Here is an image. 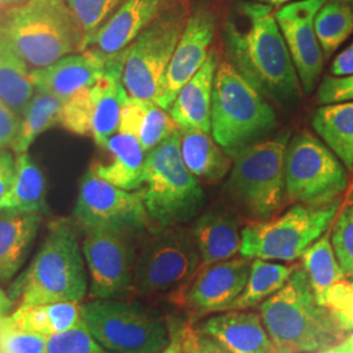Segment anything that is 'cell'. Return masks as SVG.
Here are the masks:
<instances>
[{
    "label": "cell",
    "instance_id": "1",
    "mask_svg": "<svg viewBox=\"0 0 353 353\" xmlns=\"http://www.w3.org/2000/svg\"><path fill=\"white\" fill-rule=\"evenodd\" d=\"M227 61L265 97L278 102L300 96V79L272 6L242 0L224 26Z\"/></svg>",
    "mask_w": 353,
    "mask_h": 353
},
{
    "label": "cell",
    "instance_id": "2",
    "mask_svg": "<svg viewBox=\"0 0 353 353\" xmlns=\"http://www.w3.org/2000/svg\"><path fill=\"white\" fill-rule=\"evenodd\" d=\"M0 46L33 71L85 49V33L65 0H24L0 16Z\"/></svg>",
    "mask_w": 353,
    "mask_h": 353
},
{
    "label": "cell",
    "instance_id": "3",
    "mask_svg": "<svg viewBox=\"0 0 353 353\" xmlns=\"http://www.w3.org/2000/svg\"><path fill=\"white\" fill-rule=\"evenodd\" d=\"M76 230L72 219L51 223L36 256L10 287L8 296L13 303H81L88 290V279Z\"/></svg>",
    "mask_w": 353,
    "mask_h": 353
},
{
    "label": "cell",
    "instance_id": "4",
    "mask_svg": "<svg viewBox=\"0 0 353 353\" xmlns=\"http://www.w3.org/2000/svg\"><path fill=\"white\" fill-rule=\"evenodd\" d=\"M259 312L278 348L319 353L347 338L327 309L316 301L303 265H297L287 284L261 303Z\"/></svg>",
    "mask_w": 353,
    "mask_h": 353
},
{
    "label": "cell",
    "instance_id": "5",
    "mask_svg": "<svg viewBox=\"0 0 353 353\" xmlns=\"http://www.w3.org/2000/svg\"><path fill=\"white\" fill-rule=\"evenodd\" d=\"M276 127V114L265 96L225 61L214 74L211 134L230 157Z\"/></svg>",
    "mask_w": 353,
    "mask_h": 353
},
{
    "label": "cell",
    "instance_id": "6",
    "mask_svg": "<svg viewBox=\"0 0 353 353\" xmlns=\"http://www.w3.org/2000/svg\"><path fill=\"white\" fill-rule=\"evenodd\" d=\"M143 199L153 228L174 227L196 216L204 192L181 156V128L147 153Z\"/></svg>",
    "mask_w": 353,
    "mask_h": 353
},
{
    "label": "cell",
    "instance_id": "7",
    "mask_svg": "<svg viewBox=\"0 0 353 353\" xmlns=\"http://www.w3.org/2000/svg\"><path fill=\"white\" fill-rule=\"evenodd\" d=\"M202 267L192 230L153 228L137 252L134 285L143 296L173 293L176 300Z\"/></svg>",
    "mask_w": 353,
    "mask_h": 353
},
{
    "label": "cell",
    "instance_id": "8",
    "mask_svg": "<svg viewBox=\"0 0 353 353\" xmlns=\"http://www.w3.org/2000/svg\"><path fill=\"white\" fill-rule=\"evenodd\" d=\"M339 208L341 201L326 205L296 204L278 217L254 221L241 230L240 254L250 259L297 261L327 232Z\"/></svg>",
    "mask_w": 353,
    "mask_h": 353
},
{
    "label": "cell",
    "instance_id": "9",
    "mask_svg": "<svg viewBox=\"0 0 353 353\" xmlns=\"http://www.w3.org/2000/svg\"><path fill=\"white\" fill-rule=\"evenodd\" d=\"M288 135L254 143L234 157L228 190L255 221L268 220L283 207Z\"/></svg>",
    "mask_w": 353,
    "mask_h": 353
},
{
    "label": "cell",
    "instance_id": "10",
    "mask_svg": "<svg viewBox=\"0 0 353 353\" xmlns=\"http://www.w3.org/2000/svg\"><path fill=\"white\" fill-rule=\"evenodd\" d=\"M189 12L186 6L176 3L122 51V81L130 97L157 101Z\"/></svg>",
    "mask_w": 353,
    "mask_h": 353
},
{
    "label": "cell",
    "instance_id": "11",
    "mask_svg": "<svg viewBox=\"0 0 353 353\" xmlns=\"http://www.w3.org/2000/svg\"><path fill=\"white\" fill-rule=\"evenodd\" d=\"M285 192L290 202L326 205L341 201L348 185V170L323 140L303 131L285 152Z\"/></svg>",
    "mask_w": 353,
    "mask_h": 353
},
{
    "label": "cell",
    "instance_id": "12",
    "mask_svg": "<svg viewBox=\"0 0 353 353\" xmlns=\"http://www.w3.org/2000/svg\"><path fill=\"white\" fill-rule=\"evenodd\" d=\"M92 336L109 353H159L169 341V326L134 303L94 299L81 303Z\"/></svg>",
    "mask_w": 353,
    "mask_h": 353
},
{
    "label": "cell",
    "instance_id": "13",
    "mask_svg": "<svg viewBox=\"0 0 353 353\" xmlns=\"http://www.w3.org/2000/svg\"><path fill=\"white\" fill-rule=\"evenodd\" d=\"M122 52L108 61L103 75L88 88L64 102L61 126L79 137H89L99 147L118 131L128 93L122 81Z\"/></svg>",
    "mask_w": 353,
    "mask_h": 353
},
{
    "label": "cell",
    "instance_id": "14",
    "mask_svg": "<svg viewBox=\"0 0 353 353\" xmlns=\"http://www.w3.org/2000/svg\"><path fill=\"white\" fill-rule=\"evenodd\" d=\"M72 221L80 232L114 229L140 234L152 225L141 190L119 189L97 176L92 166L80 182Z\"/></svg>",
    "mask_w": 353,
    "mask_h": 353
},
{
    "label": "cell",
    "instance_id": "15",
    "mask_svg": "<svg viewBox=\"0 0 353 353\" xmlns=\"http://www.w3.org/2000/svg\"><path fill=\"white\" fill-rule=\"evenodd\" d=\"M81 250L88 270L93 299H118L134 285L138 234L114 229L81 232Z\"/></svg>",
    "mask_w": 353,
    "mask_h": 353
},
{
    "label": "cell",
    "instance_id": "16",
    "mask_svg": "<svg viewBox=\"0 0 353 353\" xmlns=\"http://www.w3.org/2000/svg\"><path fill=\"white\" fill-rule=\"evenodd\" d=\"M216 29L217 14L214 8L204 1L192 6L166 70L160 96L156 101L159 106L169 110L178 92L202 68L211 54Z\"/></svg>",
    "mask_w": 353,
    "mask_h": 353
},
{
    "label": "cell",
    "instance_id": "17",
    "mask_svg": "<svg viewBox=\"0 0 353 353\" xmlns=\"http://www.w3.org/2000/svg\"><path fill=\"white\" fill-rule=\"evenodd\" d=\"M326 0H299L275 12L281 34L306 94L316 88L325 57L316 34V16Z\"/></svg>",
    "mask_w": 353,
    "mask_h": 353
},
{
    "label": "cell",
    "instance_id": "18",
    "mask_svg": "<svg viewBox=\"0 0 353 353\" xmlns=\"http://www.w3.org/2000/svg\"><path fill=\"white\" fill-rule=\"evenodd\" d=\"M250 258H233L202 265L178 300L198 316L232 310L250 275Z\"/></svg>",
    "mask_w": 353,
    "mask_h": 353
},
{
    "label": "cell",
    "instance_id": "19",
    "mask_svg": "<svg viewBox=\"0 0 353 353\" xmlns=\"http://www.w3.org/2000/svg\"><path fill=\"white\" fill-rule=\"evenodd\" d=\"M176 3L178 0H122L85 49L96 52L103 61L114 59L147 26Z\"/></svg>",
    "mask_w": 353,
    "mask_h": 353
},
{
    "label": "cell",
    "instance_id": "20",
    "mask_svg": "<svg viewBox=\"0 0 353 353\" xmlns=\"http://www.w3.org/2000/svg\"><path fill=\"white\" fill-rule=\"evenodd\" d=\"M103 61L89 49L68 54L59 61L32 71V79L39 90H45L65 102L77 92L88 88L106 71Z\"/></svg>",
    "mask_w": 353,
    "mask_h": 353
},
{
    "label": "cell",
    "instance_id": "21",
    "mask_svg": "<svg viewBox=\"0 0 353 353\" xmlns=\"http://www.w3.org/2000/svg\"><path fill=\"white\" fill-rule=\"evenodd\" d=\"M202 330L219 341L230 353H278L261 314L252 312L228 310L211 316Z\"/></svg>",
    "mask_w": 353,
    "mask_h": 353
},
{
    "label": "cell",
    "instance_id": "22",
    "mask_svg": "<svg viewBox=\"0 0 353 353\" xmlns=\"http://www.w3.org/2000/svg\"><path fill=\"white\" fill-rule=\"evenodd\" d=\"M217 57L210 54L202 68L181 88L169 108L179 128H195L211 132V105Z\"/></svg>",
    "mask_w": 353,
    "mask_h": 353
},
{
    "label": "cell",
    "instance_id": "23",
    "mask_svg": "<svg viewBox=\"0 0 353 353\" xmlns=\"http://www.w3.org/2000/svg\"><path fill=\"white\" fill-rule=\"evenodd\" d=\"M102 150L108 160L92 165L97 176L119 189L137 191L144 185L147 152L134 135L117 131Z\"/></svg>",
    "mask_w": 353,
    "mask_h": 353
},
{
    "label": "cell",
    "instance_id": "24",
    "mask_svg": "<svg viewBox=\"0 0 353 353\" xmlns=\"http://www.w3.org/2000/svg\"><path fill=\"white\" fill-rule=\"evenodd\" d=\"M192 236L202 265L232 259L241 250L240 224L233 214L223 210H214L201 216L192 228Z\"/></svg>",
    "mask_w": 353,
    "mask_h": 353
},
{
    "label": "cell",
    "instance_id": "25",
    "mask_svg": "<svg viewBox=\"0 0 353 353\" xmlns=\"http://www.w3.org/2000/svg\"><path fill=\"white\" fill-rule=\"evenodd\" d=\"M42 214L0 211V281L17 274L36 240Z\"/></svg>",
    "mask_w": 353,
    "mask_h": 353
},
{
    "label": "cell",
    "instance_id": "26",
    "mask_svg": "<svg viewBox=\"0 0 353 353\" xmlns=\"http://www.w3.org/2000/svg\"><path fill=\"white\" fill-rule=\"evenodd\" d=\"M178 130L179 127L172 115L156 102L128 96L122 108L118 131L134 135L147 153L176 134Z\"/></svg>",
    "mask_w": 353,
    "mask_h": 353
},
{
    "label": "cell",
    "instance_id": "27",
    "mask_svg": "<svg viewBox=\"0 0 353 353\" xmlns=\"http://www.w3.org/2000/svg\"><path fill=\"white\" fill-rule=\"evenodd\" d=\"M48 185L42 169L26 152L16 156V174L12 185L0 199V211L48 214Z\"/></svg>",
    "mask_w": 353,
    "mask_h": 353
},
{
    "label": "cell",
    "instance_id": "28",
    "mask_svg": "<svg viewBox=\"0 0 353 353\" xmlns=\"http://www.w3.org/2000/svg\"><path fill=\"white\" fill-rule=\"evenodd\" d=\"M181 156L194 176L208 182L221 179L232 168V157L203 130L181 128Z\"/></svg>",
    "mask_w": 353,
    "mask_h": 353
},
{
    "label": "cell",
    "instance_id": "29",
    "mask_svg": "<svg viewBox=\"0 0 353 353\" xmlns=\"http://www.w3.org/2000/svg\"><path fill=\"white\" fill-rule=\"evenodd\" d=\"M11 327L49 338L83 323L81 303H55L19 307L6 318Z\"/></svg>",
    "mask_w": 353,
    "mask_h": 353
},
{
    "label": "cell",
    "instance_id": "30",
    "mask_svg": "<svg viewBox=\"0 0 353 353\" xmlns=\"http://www.w3.org/2000/svg\"><path fill=\"white\" fill-rule=\"evenodd\" d=\"M312 125L319 138L353 174V100L318 108Z\"/></svg>",
    "mask_w": 353,
    "mask_h": 353
},
{
    "label": "cell",
    "instance_id": "31",
    "mask_svg": "<svg viewBox=\"0 0 353 353\" xmlns=\"http://www.w3.org/2000/svg\"><path fill=\"white\" fill-rule=\"evenodd\" d=\"M64 102L57 96L37 89L26 110L20 115V128L12 151L26 153L39 135L52 127L61 126Z\"/></svg>",
    "mask_w": 353,
    "mask_h": 353
},
{
    "label": "cell",
    "instance_id": "32",
    "mask_svg": "<svg viewBox=\"0 0 353 353\" xmlns=\"http://www.w3.org/2000/svg\"><path fill=\"white\" fill-rule=\"evenodd\" d=\"M301 259L316 301L322 305L327 290L345 279L331 243V233L327 232L316 240L303 252Z\"/></svg>",
    "mask_w": 353,
    "mask_h": 353
},
{
    "label": "cell",
    "instance_id": "33",
    "mask_svg": "<svg viewBox=\"0 0 353 353\" xmlns=\"http://www.w3.org/2000/svg\"><path fill=\"white\" fill-rule=\"evenodd\" d=\"M36 90L32 70L12 51L0 46V100L21 115Z\"/></svg>",
    "mask_w": 353,
    "mask_h": 353
},
{
    "label": "cell",
    "instance_id": "34",
    "mask_svg": "<svg viewBox=\"0 0 353 353\" xmlns=\"http://www.w3.org/2000/svg\"><path fill=\"white\" fill-rule=\"evenodd\" d=\"M296 267L297 265H280L265 259H254L246 288L232 310H245L265 301L287 284Z\"/></svg>",
    "mask_w": 353,
    "mask_h": 353
},
{
    "label": "cell",
    "instance_id": "35",
    "mask_svg": "<svg viewBox=\"0 0 353 353\" xmlns=\"http://www.w3.org/2000/svg\"><path fill=\"white\" fill-rule=\"evenodd\" d=\"M316 34L325 59L331 58L353 33V7L343 0H326L316 13Z\"/></svg>",
    "mask_w": 353,
    "mask_h": 353
},
{
    "label": "cell",
    "instance_id": "36",
    "mask_svg": "<svg viewBox=\"0 0 353 353\" xmlns=\"http://www.w3.org/2000/svg\"><path fill=\"white\" fill-rule=\"evenodd\" d=\"M85 33V48L122 0H65ZM85 50V49H84Z\"/></svg>",
    "mask_w": 353,
    "mask_h": 353
},
{
    "label": "cell",
    "instance_id": "37",
    "mask_svg": "<svg viewBox=\"0 0 353 353\" xmlns=\"http://www.w3.org/2000/svg\"><path fill=\"white\" fill-rule=\"evenodd\" d=\"M331 243L345 278H353V195L338 216Z\"/></svg>",
    "mask_w": 353,
    "mask_h": 353
},
{
    "label": "cell",
    "instance_id": "38",
    "mask_svg": "<svg viewBox=\"0 0 353 353\" xmlns=\"http://www.w3.org/2000/svg\"><path fill=\"white\" fill-rule=\"evenodd\" d=\"M45 353H109L92 336L87 325L64 330L48 338Z\"/></svg>",
    "mask_w": 353,
    "mask_h": 353
},
{
    "label": "cell",
    "instance_id": "39",
    "mask_svg": "<svg viewBox=\"0 0 353 353\" xmlns=\"http://www.w3.org/2000/svg\"><path fill=\"white\" fill-rule=\"evenodd\" d=\"M322 306L338 325V327L347 335L353 334V280L343 279L327 290Z\"/></svg>",
    "mask_w": 353,
    "mask_h": 353
},
{
    "label": "cell",
    "instance_id": "40",
    "mask_svg": "<svg viewBox=\"0 0 353 353\" xmlns=\"http://www.w3.org/2000/svg\"><path fill=\"white\" fill-rule=\"evenodd\" d=\"M6 318L0 321V353H45L46 336L11 327Z\"/></svg>",
    "mask_w": 353,
    "mask_h": 353
},
{
    "label": "cell",
    "instance_id": "41",
    "mask_svg": "<svg viewBox=\"0 0 353 353\" xmlns=\"http://www.w3.org/2000/svg\"><path fill=\"white\" fill-rule=\"evenodd\" d=\"M353 100V75L328 76L318 88V101L323 105Z\"/></svg>",
    "mask_w": 353,
    "mask_h": 353
},
{
    "label": "cell",
    "instance_id": "42",
    "mask_svg": "<svg viewBox=\"0 0 353 353\" xmlns=\"http://www.w3.org/2000/svg\"><path fill=\"white\" fill-rule=\"evenodd\" d=\"M183 353L230 352L202 328H195L188 322L183 325Z\"/></svg>",
    "mask_w": 353,
    "mask_h": 353
},
{
    "label": "cell",
    "instance_id": "43",
    "mask_svg": "<svg viewBox=\"0 0 353 353\" xmlns=\"http://www.w3.org/2000/svg\"><path fill=\"white\" fill-rule=\"evenodd\" d=\"M20 128V115L0 100V151L12 148Z\"/></svg>",
    "mask_w": 353,
    "mask_h": 353
},
{
    "label": "cell",
    "instance_id": "44",
    "mask_svg": "<svg viewBox=\"0 0 353 353\" xmlns=\"http://www.w3.org/2000/svg\"><path fill=\"white\" fill-rule=\"evenodd\" d=\"M16 174V157L10 152H0V199L12 185Z\"/></svg>",
    "mask_w": 353,
    "mask_h": 353
},
{
    "label": "cell",
    "instance_id": "45",
    "mask_svg": "<svg viewBox=\"0 0 353 353\" xmlns=\"http://www.w3.org/2000/svg\"><path fill=\"white\" fill-rule=\"evenodd\" d=\"M331 75L341 77V76L353 75V43L334 59L330 68Z\"/></svg>",
    "mask_w": 353,
    "mask_h": 353
},
{
    "label": "cell",
    "instance_id": "46",
    "mask_svg": "<svg viewBox=\"0 0 353 353\" xmlns=\"http://www.w3.org/2000/svg\"><path fill=\"white\" fill-rule=\"evenodd\" d=\"M183 325L179 322L169 323V341L159 353H183Z\"/></svg>",
    "mask_w": 353,
    "mask_h": 353
},
{
    "label": "cell",
    "instance_id": "47",
    "mask_svg": "<svg viewBox=\"0 0 353 353\" xmlns=\"http://www.w3.org/2000/svg\"><path fill=\"white\" fill-rule=\"evenodd\" d=\"M12 300L10 299V296L0 290V321L11 314L10 312L12 310Z\"/></svg>",
    "mask_w": 353,
    "mask_h": 353
},
{
    "label": "cell",
    "instance_id": "48",
    "mask_svg": "<svg viewBox=\"0 0 353 353\" xmlns=\"http://www.w3.org/2000/svg\"><path fill=\"white\" fill-rule=\"evenodd\" d=\"M319 353H351L347 348H345V345H344V343L341 341V344H338V345H335L334 348H330L327 351H323V352Z\"/></svg>",
    "mask_w": 353,
    "mask_h": 353
},
{
    "label": "cell",
    "instance_id": "49",
    "mask_svg": "<svg viewBox=\"0 0 353 353\" xmlns=\"http://www.w3.org/2000/svg\"><path fill=\"white\" fill-rule=\"evenodd\" d=\"M254 1H261V3H265L270 6H279V4H285L290 0H254Z\"/></svg>",
    "mask_w": 353,
    "mask_h": 353
},
{
    "label": "cell",
    "instance_id": "50",
    "mask_svg": "<svg viewBox=\"0 0 353 353\" xmlns=\"http://www.w3.org/2000/svg\"><path fill=\"white\" fill-rule=\"evenodd\" d=\"M344 345H345V348L350 351V352L353 353V334H351L348 338H345L344 341Z\"/></svg>",
    "mask_w": 353,
    "mask_h": 353
},
{
    "label": "cell",
    "instance_id": "51",
    "mask_svg": "<svg viewBox=\"0 0 353 353\" xmlns=\"http://www.w3.org/2000/svg\"><path fill=\"white\" fill-rule=\"evenodd\" d=\"M278 353H294L290 348H287V347H283V348H279Z\"/></svg>",
    "mask_w": 353,
    "mask_h": 353
},
{
    "label": "cell",
    "instance_id": "52",
    "mask_svg": "<svg viewBox=\"0 0 353 353\" xmlns=\"http://www.w3.org/2000/svg\"><path fill=\"white\" fill-rule=\"evenodd\" d=\"M343 1H345V3H348V4H351L353 7V0H343Z\"/></svg>",
    "mask_w": 353,
    "mask_h": 353
},
{
    "label": "cell",
    "instance_id": "53",
    "mask_svg": "<svg viewBox=\"0 0 353 353\" xmlns=\"http://www.w3.org/2000/svg\"><path fill=\"white\" fill-rule=\"evenodd\" d=\"M8 1H11V3H17V1H23V0H8Z\"/></svg>",
    "mask_w": 353,
    "mask_h": 353
}]
</instances>
